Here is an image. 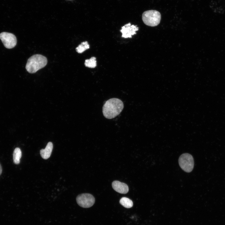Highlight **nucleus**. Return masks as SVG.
I'll return each mask as SVG.
<instances>
[{
  "label": "nucleus",
  "instance_id": "9",
  "mask_svg": "<svg viewBox=\"0 0 225 225\" xmlns=\"http://www.w3.org/2000/svg\"><path fill=\"white\" fill-rule=\"evenodd\" d=\"M53 149V144L51 142L47 144L44 149L40 150V154L41 157L44 159H47L50 156Z\"/></svg>",
  "mask_w": 225,
  "mask_h": 225
},
{
  "label": "nucleus",
  "instance_id": "11",
  "mask_svg": "<svg viewBox=\"0 0 225 225\" xmlns=\"http://www.w3.org/2000/svg\"><path fill=\"white\" fill-rule=\"evenodd\" d=\"M120 203L126 208H132L133 205L132 201L126 197H122L120 200Z\"/></svg>",
  "mask_w": 225,
  "mask_h": 225
},
{
  "label": "nucleus",
  "instance_id": "7",
  "mask_svg": "<svg viewBox=\"0 0 225 225\" xmlns=\"http://www.w3.org/2000/svg\"><path fill=\"white\" fill-rule=\"evenodd\" d=\"M138 30L137 25H131L128 23L121 28L120 30L122 33V37L124 38H131L132 36L136 34V31Z\"/></svg>",
  "mask_w": 225,
  "mask_h": 225
},
{
  "label": "nucleus",
  "instance_id": "15",
  "mask_svg": "<svg viewBox=\"0 0 225 225\" xmlns=\"http://www.w3.org/2000/svg\"></svg>",
  "mask_w": 225,
  "mask_h": 225
},
{
  "label": "nucleus",
  "instance_id": "4",
  "mask_svg": "<svg viewBox=\"0 0 225 225\" xmlns=\"http://www.w3.org/2000/svg\"><path fill=\"white\" fill-rule=\"evenodd\" d=\"M178 163L181 168L185 172H190L193 170L194 166L193 158L188 153H184L179 157Z\"/></svg>",
  "mask_w": 225,
  "mask_h": 225
},
{
  "label": "nucleus",
  "instance_id": "14",
  "mask_svg": "<svg viewBox=\"0 0 225 225\" xmlns=\"http://www.w3.org/2000/svg\"><path fill=\"white\" fill-rule=\"evenodd\" d=\"M2 168L1 165L0 164V175H1V174L2 173Z\"/></svg>",
  "mask_w": 225,
  "mask_h": 225
},
{
  "label": "nucleus",
  "instance_id": "12",
  "mask_svg": "<svg viewBox=\"0 0 225 225\" xmlns=\"http://www.w3.org/2000/svg\"><path fill=\"white\" fill-rule=\"evenodd\" d=\"M89 48V45L87 41L83 42L81 43L76 48V51L78 53H82L86 50Z\"/></svg>",
  "mask_w": 225,
  "mask_h": 225
},
{
  "label": "nucleus",
  "instance_id": "2",
  "mask_svg": "<svg viewBox=\"0 0 225 225\" xmlns=\"http://www.w3.org/2000/svg\"><path fill=\"white\" fill-rule=\"evenodd\" d=\"M47 63L46 57L40 54H35L28 58L25 68L28 72L33 73L44 67Z\"/></svg>",
  "mask_w": 225,
  "mask_h": 225
},
{
  "label": "nucleus",
  "instance_id": "10",
  "mask_svg": "<svg viewBox=\"0 0 225 225\" xmlns=\"http://www.w3.org/2000/svg\"><path fill=\"white\" fill-rule=\"evenodd\" d=\"M22 155V152L20 149L18 148H15L14 151L13 155V161L15 164H18L20 163Z\"/></svg>",
  "mask_w": 225,
  "mask_h": 225
},
{
  "label": "nucleus",
  "instance_id": "1",
  "mask_svg": "<svg viewBox=\"0 0 225 225\" xmlns=\"http://www.w3.org/2000/svg\"><path fill=\"white\" fill-rule=\"evenodd\" d=\"M122 102L117 98H112L107 100L102 107L104 116L109 119L113 118L122 111L123 108Z\"/></svg>",
  "mask_w": 225,
  "mask_h": 225
},
{
  "label": "nucleus",
  "instance_id": "8",
  "mask_svg": "<svg viewBox=\"0 0 225 225\" xmlns=\"http://www.w3.org/2000/svg\"><path fill=\"white\" fill-rule=\"evenodd\" d=\"M113 188L116 192L122 194H126L128 191V185L118 181H114L112 183Z\"/></svg>",
  "mask_w": 225,
  "mask_h": 225
},
{
  "label": "nucleus",
  "instance_id": "3",
  "mask_svg": "<svg viewBox=\"0 0 225 225\" xmlns=\"http://www.w3.org/2000/svg\"><path fill=\"white\" fill-rule=\"evenodd\" d=\"M142 18L143 22L148 26L155 27L160 22L161 15L158 11L150 10L145 11L142 14Z\"/></svg>",
  "mask_w": 225,
  "mask_h": 225
},
{
  "label": "nucleus",
  "instance_id": "13",
  "mask_svg": "<svg viewBox=\"0 0 225 225\" xmlns=\"http://www.w3.org/2000/svg\"><path fill=\"white\" fill-rule=\"evenodd\" d=\"M84 64L86 67L93 68L97 66V62L96 58L95 57H92L89 59H86L85 60Z\"/></svg>",
  "mask_w": 225,
  "mask_h": 225
},
{
  "label": "nucleus",
  "instance_id": "6",
  "mask_svg": "<svg viewBox=\"0 0 225 225\" xmlns=\"http://www.w3.org/2000/svg\"><path fill=\"white\" fill-rule=\"evenodd\" d=\"M0 39L5 48L11 49L14 48L17 44V38L13 34L6 32L0 33Z\"/></svg>",
  "mask_w": 225,
  "mask_h": 225
},
{
  "label": "nucleus",
  "instance_id": "5",
  "mask_svg": "<svg viewBox=\"0 0 225 225\" xmlns=\"http://www.w3.org/2000/svg\"><path fill=\"white\" fill-rule=\"evenodd\" d=\"M78 204L83 208H89L94 204L95 199L92 195L89 193H82L78 195L76 198Z\"/></svg>",
  "mask_w": 225,
  "mask_h": 225
}]
</instances>
